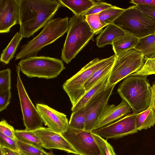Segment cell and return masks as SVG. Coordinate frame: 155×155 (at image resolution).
Masks as SVG:
<instances>
[{
	"label": "cell",
	"mask_w": 155,
	"mask_h": 155,
	"mask_svg": "<svg viewBox=\"0 0 155 155\" xmlns=\"http://www.w3.org/2000/svg\"><path fill=\"white\" fill-rule=\"evenodd\" d=\"M138 114H130L110 124L91 132L107 139H117L138 132L136 119Z\"/></svg>",
	"instance_id": "11"
},
{
	"label": "cell",
	"mask_w": 155,
	"mask_h": 155,
	"mask_svg": "<svg viewBox=\"0 0 155 155\" xmlns=\"http://www.w3.org/2000/svg\"><path fill=\"white\" fill-rule=\"evenodd\" d=\"M110 72L86 92L78 102L74 106L72 107L71 110L72 112H75L84 107L94 96L107 87V85Z\"/></svg>",
	"instance_id": "18"
},
{
	"label": "cell",
	"mask_w": 155,
	"mask_h": 155,
	"mask_svg": "<svg viewBox=\"0 0 155 155\" xmlns=\"http://www.w3.org/2000/svg\"><path fill=\"white\" fill-rule=\"evenodd\" d=\"M111 5L100 1L96 2L95 5L84 14L83 15L99 14L103 11L112 7Z\"/></svg>",
	"instance_id": "34"
},
{
	"label": "cell",
	"mask_w": 155,
	"mask_h": 155,
	"mask_svg": "<svg viewBox=\"0 0 155 155\" xmlns=\"http://www.w3.org/2000/svg\"><path fill=\"white\" fill-rule=\"evenodd\" d=\"M144 61L142 53L135 48L116 55L110 73L107 87L115 85L122 79L139 71Z\"/></svg>",
	"instance_id": "7"
},
{
	"label": "cell",
	"mask_w": 155,
	"mask_h": 155,
	"mask_svg": "<svg viewBox=\"0 0 155 155\" xmlns=\"http://www.w3.org/2000/svg\"><path fill=\"white\" fill-rule=\"evenodd\" d=\"M139 39L131 35L126 33L117 38L113 41L112 45L115 54H119L135 48Z\"/></svg>",
	"instance_id": "19"
},
{
	"label": "cell",
	"mask_w": 155,
	"mask_h": 155,
	"mask_svg": "<svg viewBox=\"0 0 155 155\" xmlns=\"http://www.w3.org/2000/svg\"><path fill=\"white\" fill-rule=\"evenodd\" d=\"M126 33L124 31L114 24L109 25L97 37V45L101 48L107 45H112L115 39Z\"/></svg>",
	"instance_id": "17"
},
{
	"label": "cell",
	"mask_w": 155,
	"mask_h": 155,
	"mask_svg": "<svg viewBox=\"0 0 155 155\" xmlns=\"http://www.w3.org/2000/svg\"><path fill=\"white\" fill-rule=\"evenodd\" d=\"M146 76H129L120 83L117 92L130 106L134 113L139 114L150 106L151 86Z\"/></svg>",
	"instance_id": "3"
},
{
	"label": "cell",
	"mask_w": 155,
	"mask_h": 155,
	"mask_svg": "<svg viewBox=\"0 0 155 155\" xmlns=\"http://www.w3.org/2000/svg\"><path fill=\"white\" fill-rule=\"evenodd\" d=\"M92 134L99 148L100 155H116L113 147L106 140L98 135Z\"/></svg>",
	"instance_id": "29"
},
{
	"label": "cell",
	"mask_w": 155,
	"mask_h": 155,
	"mask_svg": "<svg viewBox=\"0 0 155 155\" xmlns=\"http://www.w3.org/2000/svg\"><path fill=\"white\" fill-rule=\"evenodd\" d=\"M68 19V17H59L48 22L37 36L21 46V50L16 55L15 60L36 56L43 48L53 43L67 32Z\"/></svg>",
	"instance_id": "4"
},
{
	"label": "cell",
	"mask_w": 155,
	"mask_h": 155,
	"mask_svg": "<svg viewBox=\"0 0 155 155\" xmlns=\"http://www.w3.org/2000/svg\"><path fill=\"white\" fill-rule=\"evenodd\" d=\"M86 119L85 109L83 107L75 112H72L69 126L75 129L84 130Z\"/></svg>",
	"instance_id": "27"
},
{
	"label": "cell",
	"mask_w": 155,
	"mask_h": 155,
	"mask_svg": "<svg viewBox=\"0 0 155 155\" xmlns=\"http://www.w3.org/2000/svg\"><path fill=\"white\" fill-rule=\"evenodd\" d=\"M135 48L142 53L144 58H155V33L139 39Z\"/></svg>",
	"instance_id": "21"
},
{
	"label": "cell",
	"mask_w": 155,
	"mask_h": 155,
	"mask_svg": "<svg viewBox=\"0 0 155 155\" xmlns=\"http://www.w3.org/2000/svg\"></svg>",
	"instance_id": "43"
},
{
	"label": "cell",
	"mask_w": 155,
	"mask_h": 155,
	"mask_svg": "<svg viewBox=\"0 0 155 155\" xmlns=\"http://www.w3.org/2000/svg\"><path fill=\"white\" fill-rule=\"evenodd\" d=\"M11 71L9 68L0 71V92L11 88Z\"/></svg>",
	"instance_id": "32"
},
{
	"label": "cell",
	"mask_w": 155,
	"mask_h": 155,
	"mask_svg": "<svg viewBox=\"0 0 155 155\" xmlns=\"http://www.w3.org/2000/svg\"><path fill=\"white\" fill-rule=\"evenodd\" d=\"M33 131L40 139L43 148L48 149H57L80 155L61 134L48 128L43 127Z\"/></svg>",
	"instance_id": "13"
},
{
	"label": "cell",
	"mask_w": 155,
	"mask_h": 155,
	"mask_svg": "<svg viewBox=\"0 0 155 155\" xmlns=\"http://www.w3.org/2000/svg\"><path fill=\"white\" fill-rule=\"evenodd\" d=\"M130 2L135 5H145L155 7V0H132Z\"/></svg>",
	"instance_id": "38"
},
{
	"label": "cell",
	"mask_w": 155,
	"mask_h": 155,
	"mask_svg": "<svg viewBox=\"0 0 155 155\" xmlns=\"http://www.w3.org/2000/svg\"><path fill=\"white\" fill-rule=\"evenodd\" d=\"M85 16L86 21L95 35L102 31L104 27L101 22L99 14L89 15Z\"/></svg>",
	"instance_id": "31"
},
{
	"label": "cell",
	"mask_w": 155,
	"mask_h": 155,
	"mask_svg": "<svg viewBox=\"0 0 155 155\" xmlns=\"http://www.w3.org/2000/svg\"><path fill=\"white\" fill-rule=\"evenodd\" d=\"M116 6L105 10L99 14V18L102 25L104 27L114 24V21L125 10Z\"/></svg>",
	"instance_id": "25"
},
{
	"label": "cell",
	"mask_w": 155,
	"mask_h": 155,
	"mask_svg": "<svg viewBox=\"0 0 155 155\" xmlns=\"http://www.w3.org/2000/svg\"><path fill=\"white\" fill-rule=\"evenodd\" d=\"M17 152L18 153V155H26V154L21 152L20 150Z\"/></svg>",
	"instance_id": "41"
},
{
	"label": "cell",
	"mask_w": 155,
	"mask_h": 155,
	"mask_svg": "<svg viewBox=\"0 0 155 155\" xmlns=\"http://www.w3.org/2000/svg\"><path fill=\"white\" fill-rule=\"evenodd\" d=\"M115 85L107 87L94 96L84 107L86 119L84 130L93 131Z\"/></svg>",
	"instance_id": "12"
},
{
	"label": "cell",
	"mask_w": 155,
	"mask_h": 155,
	"mask_svg": "<svg viewBox=\"0 0 155 155\" xmlns=\"http://www.w3.org/2000/svg\"><path fill=\"white\" fill-rule=\"evenodd\" d=\"M17 88L20 100L24 125L26 129L33 131L42 127L43 121L39 113L30 98L21 80L20 68L16 65Z\"/></svg>",
	"instance_id": "9"
},
{
	"label": "cell",
	"mask_w": 155,
	"mask_h": 155,
	"mask_svg": "<svg viewBox=\"0 0 155 155\" xmlns=\"http://www.w3.org/2000/svg\"><path fill=\"white\" fill-rule=\"evenodd\" d=\"M114 24L126 33L139 39L155 33V20L142 12L134 5L126 9Z\"/></svg>",
	"instance_id": "5"
},
{
	"label": "cell",
	"mask_w": 155,
	"mask_h": 155,
	"mask_svg": "<svg viewBox=\"0 0 155 155\" xmlns=\"http://www.w3.org/2000/svg\"><path fill=\"white\" fill-rule=\"evenodd\" d=\"M15 135L18 140L25 143L43 148L41 142L38 137L33 131L27 130H16Z\"/></svg>",
	"instance_id": "26"
},
{
	"label": "cell",
	"mask_w": 155,
	"mask_h": 155,
	"mask_svg": "<svg viewBox=\"0 0 155 155\" xmlns=\"http://www.w3.org/2000/svg\"><path fill=\"white\" fill-rule=\"evenodd\" d=\"M145 61L141 69L130 76H141L147 77L155 74V58H145Z\"/></svg>",
	"instance_id": "30"
},
{
	"label": "cell",
	"mask_w": 155,
	"mask_h": 155,
	"mask_svg": "<svg viewBox=\"0 0 155 155\" xmlns=\"http://www.w3.org/2000/svg\"><path fill=\"white\" fill-rule=\"evenodd\" d=\"M62 6L71 10L74 15H83L96 2L91 0H59Z\"/></svg>",
	"instance_id": "20"
},
{
	"label": "cell",
	"mask_w": 155,
	"mask_h": 155,
	"mask_svg": "<svg viewBox=\"0 0 155 155\" xmlns=\"http://www.w3.org/2000/svg\"><path fill=\"white\" fill-rule=\"evenodd\" d=\"M22 38V36L19 31L15 34L7 47L3 51L1 55V62L5 64L9 63L13 58Z\"/></svg>",
	"instance_id": "24"
},
{
	"label": "cell",
	"mask_w": 155,
	"mask_h": 155,
	"mask_svg": "<svg viewBox=\"0 0 155 155\" xmlns=\"http://www.w3.org/2000/svg\"><path fill=\"white\" fill-rule=\"evenodd\" d=\"M17 143L20 150L26 155H54L45 151L43 148L28 144L19 140Z\"/></svg>",
	"instance_id": "28"
},
{
	"label": "cell",
	"mask_w": 155,
	"mask_h": 155,
	"mask_svg": "<svg viewBox=\"0 0 155 155\" xmlns=\"http://www.w3.org/2000/svg\"><path fill=\"white\" fill-rule=\"evenodd\" d=\"M0 150L2 152L3 155H18L17 152L5 147H0Z\"/></svg>",
	"instance_id": "40"
},
{
	"label": "cell",
	"mask_w": 155,
	"mask_h": 155,
	"mask_svg": "<svg viewBox=\"0 0 155 155\" xmlns=\"http://www.w3.org/2000/svg\"><path fill=\"white\" fill-rule=\"evenodd\" d=\"M19 31L28 38L44 27L62 6L59 0H18Z\"/></svg>",
	"instance_id": "1"
},
{
	"label": "cell",
	"mask_w": 155,
	"mask_h": 155,
	"mask_svg": "<svg viewBox=\"0 0 155 155\" xmlns=\"http://www.w3.org/2000/svg\"><path fill=\"white\" fill-rule=\"evenodd\" d=\"M17 140H13L0 133V147H5L16 152L20 151Z\"/></svg>",
	"instance_id": "33"
},
{
	"label": "cell",
	"mask_w": 155,
	"mask_h": 155,
	"mask_svg": "<svg viewBox=\"0 0 155 155\" xmlns=\"http://www.w3.org/2000/svg\"><path fill=\"white\" fill-rule=\"evenodd\" d=\"M151 97L150 107L155 110V82L151 86Z\"/></svg>",
	"instance_id": "39"
},
{
	"label": "cell",
	"mask_w": 155,
	"mask_h": 155,
	"mask_svg": "<svg viewBox=\"0 0 155 155\" xmlns=\"http://www.w3.org/2000/svg\"><path fill=\"white\" fill-rule=\"evenodd\" d=\"M116 57V55H114L113 57L110 61L94 73L84 85L86 92L91 88L103 77L110 72L112 68Z\"/></svg>",
	"instance_id": "22"
},
{
	"label": "cell",
	"mask_w": 155,
	"mask_h": 155,
	"mask_svg": "<svg viewBox=\"0 0 155 155\" xmlns=\"http://www.w3.org/2000/svg\"><path fill=\"white\" fill-rule=\"evenodd\" d=\"M132 111L130 105L123 99L117 106L107 104L104 108L93 131L120 119L130 114Z\"/></svg>",
	"instance_id": "15"
},
{
	"label": "cell",
	"mask_w": 155,
	"mask_h": 155,
	"mask_svg": "<svg viewBox=\"0 0 155 155\" xmlns=\"http://www.w3.org/2000/svg\"><path fill=\"white\" fill-rule=\"evenodd\" d=\"M94 35L85 16L74 15L69 20L67 34L61 50L62 60L67 64L69 63Z\"/></svg>",
	"instance_id": "2"
},
{
	"label": "cell",
	"mask_w": 155,
	"mask_h": 155,
	"mask_svg": "<svg viewBox=\"0 0 155 155\" xmlns=\"http://www.w3.org/2000/svg\"><path fill=\"white\" fill-rule=\"evenodd\" d=\"M68 155H76V154H71Z\"/></svg>",
	"instance_id": "42"
},
{
	"label": "cell",
	"mask_w": 155,
	"mask_h": 155,
	"mask_svg": "<svg viewBox=\"0 0 155 155\" xmlns=\"http://www.w3.org/2000/svg\"><path fill=\"white\" fill-rule=\"evenodd\" d=\"M36 107L43 123L48 128L60 134L67 130L69 122L65 114L46 105L37 104Z\"/></svg>",
	"instance_id": "14"
},
{
	"label": "cell",
	"mask_w": 155,
	"mask_h": 155,
	"mask_svg": "<svg viewBox=\"0 0 155 155\" xmlns=\"http://www.w3.org/2000/svg\"><path fill=\"white\" fill-rule=\"evenodd\" d=\"M18 64L20 70L31 78H54L65 68L62 60L45 56L31 57L22 59Z\"/></svg>",
	"instance_id": "6"
},
{
	"label": "cell",
	"mask_w": 155,
	"mask_h": 155,
	"mask_svg": "<svg viewBox=\"0 0 155 155\" xmlns=\"http://www.w3.org/2000/svg\"><path fill=\"white\" fill-rule=\"evenodd\" d=\"M15 130L13 127L8 124L5 120L0 122V133L13 140H18L15 135Z\"/></svg>",
	"instance_id": "35"
},
{
	"label": "cell",
	"mask_w": 155,
	"mask_h": 155,
	"mask_svg": "<svg viewBox=\"0 0 155 155\" xmlns=\"http://www.w3.org/2000/svg\"><path fill=\"white\" fill-rule=\"evenodd\" d=\"M134 6L142 12L155 20V7L145 5H134Z\"/></svg>",
	"instance_id": "37"
},
{
	"label": "cell",
	"mask_w": 155,
	"mask_h": 155,
	"mask_svg": "<svg viewBox=\"0 0 155 155\" xmlns=\"http://www.w3.org/2000/svg\"><path fill=\"white\" fill-rule=\"evenodd\" d=\"M18 0H0V33H8L18 24Z\"/></svg>",
	"instance_id": "16"
},
{
	"label": "cell",
	"mask_w": 155,
	"mask_h": 155,
	"mask_svg": "<svg viewBox=\"0 0 155 155\" xmlns=\"http://www.w3.org/2000/svg\"><path fill=\"white\" fill-rule=\"evenodd\" d=\"M155 124V110L149 107L138 114L136 119V127L138 131L147 129Z\"/></svg>",
	"instance_id": "23"
},
{
	"label": "cell",
	"mask_w": 155,
	"mask_h": 155,
	"mask_svg": "<svg viewBox=\"0 0 155 155\" xmlns=\"http://www.w3.org/2000/svg\"><path fill=\"white\" fill-rule=\"evenodd\" d=\"M113 57L114 55L106 58H94L64 83L63 88L68 95L72 107L86 93L84 85L94 73L110 61Z\"/></svg>",
	"instance_id": "8"
},
{
	"label": "cell",
	"mask_w": 155,
	"mask_h": 155,
	"mask_svg": "<svg viewBox=\"0 0 155 155\" xmlns=\"http://www.w3.org/2000/svg\"><path fill=\"white\" fill-rule=\"evenodd\" d=\"M80 155H100L99 148L91 132L68 126L61 134Z\"/></svg>",
	"instance_id": "10"
},
{
	"label": "cell",
	"mask_w": 155,
	"mask_h": 155,
	"mask_svg": "<svg viewBox=\"0 0 155 155\" xmlns=\"http://www.w3.org/2000/svg\"><path fill=\"white\" fill-rule=\"evenodd\" d=\"M11 93L10 89L0 92V111L6 108L10 103Z\"/></svg>",
	"instance_id": "36"
}]
</instances>
